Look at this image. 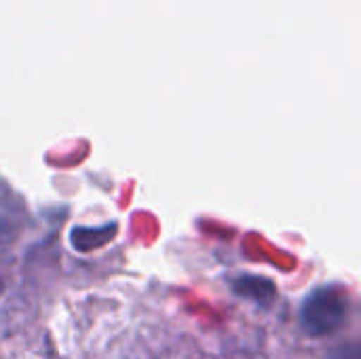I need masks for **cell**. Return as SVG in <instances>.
I'll list each match as a JSON object with an SVG mask.
<instances>
[{
    "instance_id": "1",
    "label": "cell",
    "mask_w": 361,
    "mask_h": 359,
    "mask_svg": "<svg viewBox=\"0 0 361 359\" xmlns=\"http://www.w3.org/2000/svg\"><path fill=\"white\" fill-rule=\"evenodd\" d=\"M349 315V296L338 286L313 290L300 307V326L311 336H328L343 328Z\"/></svg>"
}]
</instances>
